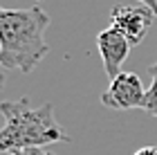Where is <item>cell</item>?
I'll list each match as a JSON object with an SVG mask.
<instances>
[{"mask_svg":"<svg viewBox=\"0 0 157 155\" xmlns=\"http://www.w3.org/2000/svg\"><path fill=\"white\" fill-rule=\"evenodd\" d=\"M151 74H153V76H157V63H155V65L151 68Z\"/></svg>","mask_w":157,"mask_h":155,"instance_id":"obj_11","label":"cell"},{"mask_svg":"<svg viewBox=\"0 0 157 155\" xmlns=\"http://www.w3.org/2000/svg\"><path fill=\"white\" fill-rule=\"evenodd\" d=\"M144 110L148 115L157 117V76H153L151 88L146 90V99H144Z\"/></svg>","mask_w":157,"mask_h":155,"instance_id":"obj_6","label":"cell"},{"mask_svg":"<svg viewBox=\"0 0 157 155\" xmlns=\"http://www.w3.org/2000/svg\"><path fill=\"white\" fill-rule=\"evenodd\" d=\"M130 41H128L124 34L115 27H108L103 29L101 34L97 36V50L101 54V61H103V70L110 79L121 72V63L126 61L128 52H130Z\"/></svg>","mask_w":157,"mask_h":155,"instance_id":"obj_5","label":"cell"},{"mask_svg":"<svg viewBox=\"0 0 157 155\" xmlns=\"http://www.w3.org/2000/svg\"><path fill=\"white\" fill-rule=\"evenodd\" d=\"M49 16L40 7L2 9L0 7V68L32 72L47 56L45 29Z\"/></svg>","mask_w":157,"mask_h":155,"instance_id":"obj_1","label":"cell"},{"mask_svg":"<svg viewBox=\"0 0 157 155\" xmlns=\"http://www.w3.org/2000/svg\"><path fill=\"white\" fill-rule=\"evenodd\" d=\"M144 99L146 90L135 72H119L115 79H110L108 90L101 95V103L112 110L144 108Z\"/></svg>","mask_w":157,"mask_h":155,"instance_id":"obj_3","label":"cell"},{"mask_svg":"<svg viewBox=\"0 0 157 155\" xmlns=\"http://www.w3.org/2000/svg\"><path fill=\"white\" fill-rule=\"evenodd\" d=\"M135 155H157V146H144V149H139Z\"/></svg>","mask_w":157,"mask_h":155,"instance_id":"obj_8","label":"cell"},{"mask_svg":"<svg viewBox=\"0 0 157 155\" xmlns=\"http://www.w3.org/2000/svg\"><path fill=\"white\" fill-rule=\"evenodd\" d=\"M0 112L5 115V126L0 128V153L72 142L67 130L56 122L52 103L32 106L25 97L16 101H0Z\"/></svg>","mask_w":157,"mask_h":155,"instance_id":"obj_2","label":"cell"},{"mask_svg":"<svg viewBox=\"0 0 157 155\" xmlns=\"http://www.w3.org/2000/svg\"><path fill=\"white\" fill-rule=\"evenodd\" d=\"M137 2H141V5H146L148 9H151L155 16H157V0H137Z\"/></svg>","mask_w":157,"mask_h":155,"instance_id":"obj_9","label":"cell"},{"mask_svg":"<svg viewBox=\"0 0 157 155\" xmlns=\"http://www.w3.org/2000/svg\"><path fill=\"white\" fill-rule=\"evenodd\" d=\"M5 83V68H0V86Z\"/></svg>","mask_w":157,"mask_h":155,"instance_id":"obj_10","label":"cell"},{"mask_svg":"<svg viewBox=\"0 0 157 155\" xmlns=\"http://www.w3.org/2000/svg\"><path fill=\"white\" fill-rule=\"evenodd\" d=\"M157 16L148 9L146 5H135V7H115L110 11V27L119 29L124 36L130 41V45H139L151 32L153 20Z\"/></svg>","mask_w":157,"mask_h":155,"instance_id":"obj_4","label":"cell"},{"mask_svg":"<svg viewBox=\"0 0 157 155\" xmlns=\"http://www.w3.org/2000/svg\"><path fill=\"white\" fill-rule=\"evenodd\" d=\"M5 155H56V153L45 151V149H40V146H36V149H18V151H9V153H5Z\"/></svg>","mask_w":157,"mask_h":155,"instance_id":"obj_7","label":"cell"}]
</instances>
